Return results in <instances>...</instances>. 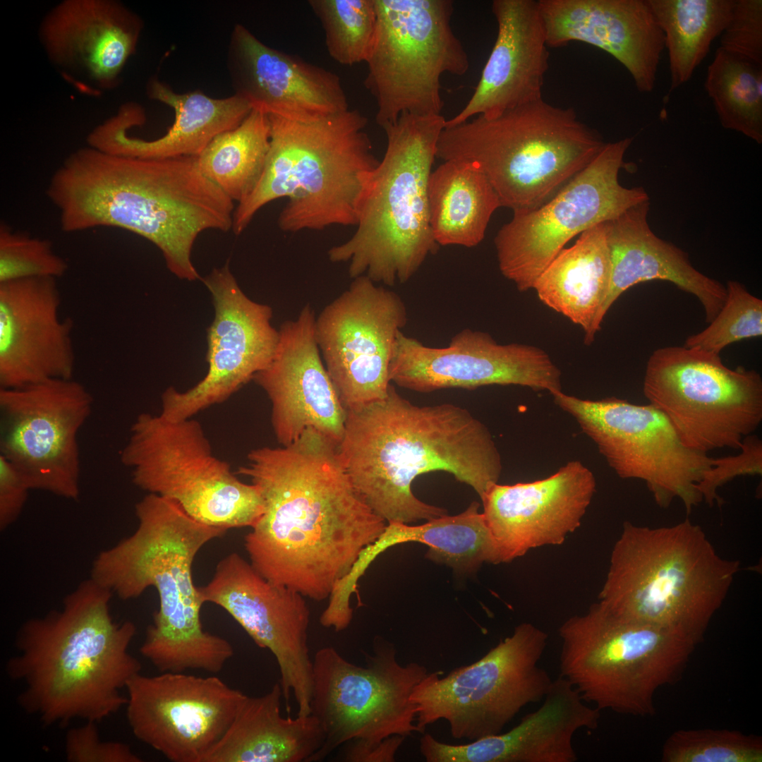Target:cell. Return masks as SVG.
Here are the masks:
<instances>
[{"label": "cell", "instance_id": "5", "mask_svg": "<svg viewBox=\"0 0 762 762\" xmlns=\"http://www.w3.org/2000/svg\"><path fill=\"white\" fill-rule=\"evenodd\" d=\"M135 514V532L96 557L90 578L124 600L156 588L159 609L140 651L160 672H219L234 649L203 629L204 603L192 567L200 549L226 530L200 523L175 502L152 493L136 504Z\"/></svg>", "mask_w": 762, "mask_h": 762}, {"label": "cell", "instance_id": "49", "mask_svg": "<svg viewBox=\"0 0 762 762\" xmlns=\"http://www.w3.org/2000/svg\"><path fill=\"white\" fill-rule=\"evenodd\" d=\"M405 738L393 735L377 742L353 739L347 742L341 759L346 762H393Z\"/></svg>", "mask_w": 762, "mask_h": 762}, {"label": "cell", "instance_id": "15", "mask_svg": "<svg viewBox=\"0 0 762 762\" xmlns=\"http://www.w3.org/2000/svg\"><path fill=\"white\" fill-rule=\"evenodd\" d=\"M364 652L365 665H355L333 647L319 649L313 659L311 713L325 735L310 761H321L353 739L380 741L419 732L414 687L428 670L417 663L402 665L391 644L377 643Z\"/></svg>", "mask_w": 762, "mask_h": 762}, {"label": "cell", "instance_id": "34", "mask_svg": "<svg viewBox=\"0 0 762 762\" xmlns=\"http://www.w3.org/2000/svg\"><path fill=\"white\" fill-rule=\"evenodd\" d=\"M282 697L279 683L262 696L246 695L203 762L310 761L324 743L321 726L312 714L283 717Z\"/></svg>", "mask_w": 762, "mask_h": 762}, {"label": "cell", "instance_id": "31", "mask_svg": "<svg viewBox=\"0 0 762 762\" xmlns=\"http://www.w3.org/2000/svg\"><path fill=\"white\" fill-rule=\"evenodd\" d=\"M491 10L497 24L494 46L472 96L445 127L543 98L550 54L538 1L494 0Z\"/></svg>", "mask_w": 762, "mask_h": 762}, {"label": "cell", "instance_id": "42", "mask_svg": "<svg viewBox=\"0 0 762 762\" xmlns=\"http://www.w3.org/2000/svg\"><path fill=\"white\" fill-rule=\"evenodd\" d=\"M663 762H761L762 737L728 729L679 730L665 740Z\"/></svg>", "mask_w": 762, "mask_h": 762}, {"label": "cell", "instance_id": "23", "mask_svg": "<svg viewBox=\"0 0 762 762\" xmlns=\"http://www.w3.org/2000/svg\"><path fill=\"white\" fill-rule=\"evenodd\" d=\"M390 382L418 392L487 385H519L551 394L562 392V373L543 349L498 344L484 332L464 329L446 347H431L397 335L389 365Z\"/></svg>", "mask_w": 762, "mask_h": 762}, {"label": "cell", "instance_id": "37", "mask_svg": "<svg viewBox=\"0 0 762 762\" xmlns=\"http://www.w3.org/2000/svg\"><path fill=\"white\" fill-rule=\"evenodd\" d=\"M479 503L473 502L463 512L428 520L418 526L388 522L377 539L369 545L377 557L401 543L418 542L428 547L426 557L446 564L460 574L476 572L484 562L497 564L494 543Z\"/></svg>", "mask_w": 762, "mask_h": 762}, {"label": "cell", "instance_id": "22", "mask_svg": "<svg viewBox=\"0 0 762 762\" xmlns=\"http://www.w3.org/2000/svg\"><path fill=\"white\" fill-rule=\"evenodd\" d=\"M201 280L215 311L207 330L208 370L189 389L170 387L163 392L160 414L171 421L193 418L227 400L269 365L279 344V330L271 324L272 308L243 293L228 264Z\"/></svg>", "mask_w": 762, "mask_h": 762}, {"label": "cell", "instance_id": "45", "mask_svg": "<svg viewBox=\"0 0 762 762\" xmlns=\"http://www.w3.org/2000/svg\"><path fill=\"white\" fill-rule=\"evenodd\" d=\"M735 456L716 458L715 464L704 475L697 485L703 500L709 506L723 504L718 489L734 478L745 475L762 474V441L756 435L745 437Z\"/></svg>", "mask_w": 762, "mask_h": 762}, {"label": "cell", "instance_id": "3", "mask_svg": "<svg viewBox=\"0 0 762 762\" xmlns=\"http://www.w3.org/2000/svg\"><path fill=\"white\" fill-rule=\"evenodd\" d=\"M47 196L65 232L101 226L132 231L162 252L180 279H202L193 244L209 229H232L234 201L198 169L196 157L143 159L90 146L68 156L53 174Z\"/></svg>", "mask_w": 762, "mask_h": 762}, {"label": "cell", "instance_id": "40", "mask_svg": "<svg viewBox=\"0 0 762 762\" xmlns=\"http://www.w3.org/2000/svg\"><path fill=\"white\" fill-rule=\"evenodd\" d=\"M704 87L724 128L762 143V65L719 47Z\"/></svg>", "mask_w": 762, "mask_h": 762}, {"label": "cell", "instance_id": "41", "mask_svg": "<svg viewBox=\"0 0 762 762\" xmlns=\"http://www.w3.org/2000/svg\"><path fill=\"white\" fill-rule=\"evenodd\" d=\"M319 19L330 57L343 66L366 61L374 39V0H310Z\"/></svg>", "mask_w": 762, "mask_h": 762}, {"label": "cell", "instance_id": "47", "mask_svg": "<svg viewBox=\"0 0 762 762\" xmlns=\"http://www.w3.org/2000/svg\"><path fill=\"white\" fill-rule=\"evenodd\" d=\"M96 722L70 729L65 738L66 758L70 762H140L142 758L124 743L103 741Z\"/></svg>", "mask_w": 762, "mask_h": 762}, {"label": "cell", "instance_id": "13", "mask_svg": "<svg viewBox=\"0 0 762 762\" xmlns=\"http://www.w3.org/2000/svg\"><path fill=\"white\" fill-rule=\"evenodd\" d=\"M548 634L530 623L515 627L478 660L442 677L428 672L414 687L419 733L446 720L452 736L473 741L499 734L526 706L542 701L552 679L539 662Z\"/></svg>", "mask_w": 762, "mask_h": 762}, {"label": "cell", "instance_id": "39", "mask_svg": "<svg viewBox=\"0 0 762 762\" xmlns=\"http://www.w3.org/2000/svg\"><path fill=\"white\" fill-rule=\"evenodd\" d=\"M270 139L268 116L252 109L237 127L218 135L196 157L198 169L238 203L253 192L261 178Z\"/></svg>", "mask_w": 762, "mask_h": 762}, {"label": "cell", "instance_id": "33", "mask_svg": "<svg viewBox=\"0 0 762 762\" xmlns=\"http://www.w3.org/2000/svg\"><path fill=\"white\" fill-rule=\"evenodd\" d=\"M649 208L650 202L646 201L605 222L611 278L604 315L634 285L662 280L697 298L703 307L706 322H710L725 301L726 286L701 273L685 251L652 231L648 222Z\"/></svg>", "mask_w": 762, "mask_h": 762}, {"label": "cell", "instance_id": "30", "mask_svg": "<svg viewBox=\"0 0 762 762\" xmlns=\"http://www.w3.org/2000/svg\"><path fill=\"white\" fill-rule=\"evenodd\" d=\"M600 711L560 675L540 708L510 730L464 744L425 734L420 751L427 762H575L574 737L580 730L595 729Z\"/></svg>", "mask_w": 762, "mask_h": 762}, {"label": "cell", "instance_id": "36", "mask_svg": "<svg viewBox=\"0 0 762 762\" xmlns=\"http://www.w3.org/2000/svg\"><path fill=\"white\" fill-rule=\"evenodd\" d=\"M428 197L430 228L439 246H476L501 207L481 168L468 160H446L431 171Z\"/></svg>", "mask_w": 762, "mask_h": 762}, {"label": "cell", "instance_id": "11", "mask_svg": "<svg viewBox=\"0 0 762 762\" xmlns=\"http://www.w3.org/2000/svg\"><path fill=\"white\" fill-rule=\"evenodd\" d=\"M132 481L169 499L203 524L228 530L253 527L264 512L260 488L237 478L217 457L200 422L140 413L120 452Z\"/></svg>", "mask_w": 762, "mask_h": 762}, {"label": "cell", "instance_id": "25", "mask_svg": "<svg viewBox=\"0 0 762 762\" xmlns=\"http://www.w3.org/2000/svg\"><path fill=\"white\" fill-rule=\"evenodd\" d=\"M595 488L593 473L579 461L543 479L492 485L480 500L497 564L562 544L580 526Z\"/></svg>", "mask_w": 762, "mask_h": 762}, {"label": "cell", "instance_id": "32", "mask_svg": "<svg viewBox=\"0 0 762 762\" xmlns=\"http://www.w3.org/2000/svg\"><path fill=\"white\" fill-rule=\"evenodd\" d=\"M147 94L174 111V123L165 134L153 140L129 135V130L138 126V118L132 109L123 105L89 133L88 146L143 159L197 157L218 135L237 127L252 110L236 94L213 98L199 91L178 93L156 77L147 83Z\"/></svg>", "mask_w": 762, "mask_h": 762}, {"label": "cell", "instance_id": "28", "mask_svg": "<svg viewBox=\"0 0 762 762\" xmlns=\"http://www.w3.org/2000/svg\"><path fill=\"white\" fill-rule=\"evenodd\" d=\"M227 61L234 94L267 115L308 118L350 108L337 74L267 46L241 24L232 30Z\"/></svg>", "mask_w": 762, "mask_h": 762}, {"label": "cell", "instance_id": "26", "mask_svg": "<svg viewBox=\"0 0 762 762\" xmlns=\"http://www.w3.org/2000/svg\"><path fill=\"white\" fill-rule=\"evenodd\" d=\"M315 322L309 305L284 322L272 361L253 377L271 401L272 428L282 446L308 428L337 445L343 436L346 409L321 359Z\"/></svg>", "mask_w": 762, "mask_h": 762}, {"label": "cell", "instance_id": "17", "mask_svg": "<svg viewBox=\"0 0 762 762\" xmlns=\"http://www.w3.org/2000/svg\"><path fill=\"white\" fill-rule=\"evenodd\" d=\"M632 138L605 143L598 155L537 209L513 212L497 233L502 274L519 291L533 288L540 274L573 237L628 209L649 201L642 187L628 188L619 172Z\"/></svg>", "mask_w": 762, "mask_h": 762}, {"label": "cell", "instance_id": "29", "mask_svg": "<svg viewBox=\"0 0 762 762\" xmlns=\"http://www.w3.org/2000/svg\"><path fill=\"white\" fill-rule=\"evenodd\" d=\"M550 48L580 42L618 61L640 92L655 86L665 35L648 0H538Z\"/></svg>", "mask_w": 762, "mask_h": 762}, {"label": "cell", "instance_id": "16", "mask_svg": "<svg viewBox=\"0 0 762 762\" xmlns=\"http://www.w3.org/2000/svg\"><path fill=\"white\" fill-rule=\"evenodd\" d=\"M555 403L572 416L622 478L644 481L661 508L678 498L689 514L703 501L697 485L716 458L687 447L659 409L615 397L582 399L560 392Z\"/></svg>", "mask_w": 762, "mask_h": 762}, {"label": "cell", "instance_id": "12", "mask_svg": "<svg viewBox=\"0 0 762 762\" xmlns=\"http://www.w3.org/2000/svg\"><path fill=\"white\" fill-rule=\"evenodd\" d=\"M376 27L363 81L383 127L405 113L441 114V77L461 76L468 54L452 26L451 0H374Z\"/></svg>", "mask_w": 762, "mask_h": 762}, {"label": "cell", "instance_id": "19", "mask_svg": "<svg viewBox=\"0 0 762 762\" xmlns=\"http://www.w3.org/2000/svg\"><path fill=\"white\" fill-rule=\"evenodd\" d=\"M407 321L401 297L365 275L355 278L315 319L318 348L346 410L387 395L394 345Z\"/></svg>", "mask_w": 762, "mask_h": 762}, {"label": "cell", "instance_id": "6", "mask_svg": "<svg viewBox=\"0 0 762 762\" xmlns=\"http://www.w3.org/2000/svg\"><path fill=\"white\" fill-rule=\"evenodd\" d=\"M270 147L261 178L233 214L235 234L257 212L286 197L278 224L284 231L356 226L363 195L379 160L359 110L308 117L267 115Z\"/></svg>", "mask_w": 762, "mask_h": 762}, {"label": "cell", "instance_id": "35", "mask_svg": "<svg viewBox=\"0 0 762 762\" xmlns=\"http://www.w3.org/2000/svg\"><path fill=\"white\" fill-rule=\"evenodd\" d=\"M611 259L605 222L582 232L569 248H564L534 284L545 306L581 327L584 342L591 344L605 317L609 292Z\"/></svg>", "mask_w": 762, "mask_h": 762}, {"label": "cell", "instance_id": "18", "mask_svg": "<svg viewBox=\"0 0 762 762\" xmlns=\"http://www.w3.org/2000/svg\"><path fill=\"white\" fill-rule=\"evenodd\" d=\"M93 401L87 388L73 378L0 388V456L31 490L79 498L78 435Z\"/></svg>", "mask_w": 762, "mask_h": 762}, {"label": "cell", "instance_id": "14", "mask_svg": "<svg viewBox=\"0 0 762 762\" xmlns=\"http://www.w3.org/2000/svg\"><path fill=\"white\" fill-rule=\"evenodd\" d=\"M643 390L682 442L700 452L739 449L762 421L761 375L731 369L718 353L684 346L658 349L648 360Z\"/></svg>", "mask_w": 762, "mask_h": 762}, {"label": "cell", "instance_id": "20", "mask_svg": "<svg viewBox=\"0 0 762 762\" xmlns=\"http://www.w3.org/2000/svg\"><path fill=\"white\" fill-rule=\"evenodd\" d=\"M198 591L203 603L223 608L259 647L273 654L286 710L292 693L297 715H310L313 660L308 645L310 610L305 597L268 581L237 552L221 560L212 579Z\"/></svg>", "mask_w": 762, "mask_h": 762}, {"label": "cell", "instance_id": "44", "mask_svg": "<svg viewBox=\"0 0 762 762\" xmlns=\"http://www.w3.org/2000/svg\"><path fill=\"white\" fill-rule=\"evenodd\" d=\"M68 263L47 239L0 227V282L31 278L57 279L68 270Z\"/></svg>", "mask_w": 762, "mask_h": 762}, {"label": "cell", "instance_id": "2", "mask_svg": "<svg viewBox=\"0 0 762 762\" xmlns=\"http://www.w3.org/2000/svg\"><path fill=\"white\" fill-rule=\"evenodd\" d=\"M338 453L356 493L387 523L447 514L413 494L412 483L422 474L449 473L481 498L502 469L490 432L467 409L416 405L392 385L384 398L346 410Z\"/></svg>", "mask_w": 762, "mask_h": 762}, {"label": "cell", "instance_id": "38", "mask_svg": "<svg viewBox=\"0 0 762 762\" xmlns=\"http://www.w3.org/2000/svg\"><path fill=\"white\" fill-rule=\"evenodd\" d=\"M665 35L670 91L687 83L721 35L735 0H648Z\"/></svg>", "mask_w": 762, "mask_h": 762}, {"label": "cell", "instance_id": "48", "mask_svg": "<svg viewBox=\"0 0 762 762\" xmlns=\"http://www.w3.org/2000/svg\"><path fill=\"white\" fill-rule=\"evenodd\" d=\"M30 488L23 475L0 456V528L4 530L20 516Z\"/></svg>", "mask_w": 762, "mask_h": 762}, {"label": "cell", "instance_id": "10", "mask_svg": "<svg viewBox=\"0 0 762 762\" xmlns=\"http://www.w3.org/2000/svg\"><path fill=\"white\" fill-rule=\"evenodd\" d=\"M560 676L598 710L655 713V696L680 679L697 646L684 635L619 617L599 602L567 619Z\"/></svg>", "mask_w": 762, "mask_h": 762}, {"label": "cell", "instance_id": "1", "mask_svg": "<svg viewBox=\"0 0 762 762\" xmlns=\"http://www.w3.org/2000/svg\"><path fill=\"white\" fill-rule=\"evenodd\" d=\"M338 445L313 428L293 443L251 450L238 473L260 490L264 512L245 536L265 579L322 601L387 521L353 489Z\"/></svg>", "mask_w": 762, "mask_h": 762}, {"label": "cell", "instance_id": "21", "mask_svg": "<svg viewBox=\"0 0 762 762\" xmlns=\"http://www.w3.org/2000/svg\"><path fill=\"white\" fill-rule=\"evenodd\" d=\"M125 689L133 734L173 762H203L246 696L217 676L173 672L138 673Z\"/></svg>", "mask_w": 762, "mask_h": 762}, {"label": "cell", "instance_id": "8", "mask_svg": "<svg viewBox=\"0 0 762 762\" xmlns=\"http://www.w3.org/2000/svg\"><path fill=\"white\" fill-rule=\"evenodd\" d=\"M445 121L442 114L405 113L382 127L387 148L365 186L356 230L328 251L332 262L349 263L351 278L405 283L437 251L428 185Z\"/></svg>", "mask_w": 762, "mask_h": 762}, {"label": "cell", "instance_id": "7", "mask_svg": "<svg viewBox=\"0 0 762 762\" xmlns=\"http://www.w3.org/2000/svg\"><path fill=\"white\" fill-rule=\"evenodd\" d=\"M739 570V562L721 557L689 519L657 528L626 521L598 602L619 617L678 632L698 645Z\"/></svg>", "mask_w": 762, "mask_h": 762}, {"label": "cell", "instance_id": "27", "mask_svg": "<svg viewBox=\"0 0 762 762\" xmlns=\"http://www.w3.org/2000/svg\"><path fill=\"white\" fill-rule=\"evenodd\" d=\"M56 281L0 282L1 389L73 378V324L61 316Z\"/></svg>", "mask_w": 762, "mask_h": 762}, {"label": "cell", "instance_id": "24", "mask_svg": "<svg viewBox=\"0 0 762 762\" xmlns=\"http://www.w3.org/2000/svg\"><path fill=\"white\" fill-rule=\"evenodd\" d=\"M143 23L115 0H64L44 16L39 37L49 61L82 93L115 88Z\"/></svg>", "mask_w": 762, "mask_h": 762}, {"label": "cell", "instance_id": "4", "mask_svg": "<svg viewBox=\"0 0 762 762\" xmlns=\"http://www.w3.org/2000/svg\"><path fill=\"white\" fill-rule=\"evenodd\" d=\"M112 594L90 578L18 629L6 672L24 686L21 707L44 725L97 722L125 707L121 690L142 667L129 651L135 626L114 620Z\"/></svg>", "mask_w": 762, "mask_h": 762}, {"label": "cell", "instance_id": "46", "mask_svg": "<svg viewBox=\"0 0 762 762\" xmlns=\"http://www.w3.org/2000/svg\"><path fill=\"white\" fill-rule=\"evenodd\" d=\"M722 49L762 65V1L735 0Z\"/></svg>", "mask_w": 762, "mask_h": 762}, {"label": "cell", "instance_id": "9", "mask_svg": "<svg viewBox=\"0 0 762 762\" xmlns=\"http://www.w3.org/2000/svg\"><path fill=\"white\" fill-rule=\"evenodd\" d=\"M605 143L572 107H556L542 98L495 117L477 116L445 127L436 157L476 162L501 207L525 212L552 198Z\"/></svg>", "mask_w": 762, "mask_h": 762}, {"label": "cell", "instance_id": "43", "mask_svg": "<svg viewBox=\"0 0 762 762\" xmlns=\"http://www.w3.org/2000/svg\"><path fill=\"white\" fill-rule=\"evenodd\" d=\"M725 301L701 332L688 337L684 346L720 354L727 346L762 334V300L738 281H728Z\"/></svg>", "mask_w": 762, "mask_h": 762}]
</instances>
